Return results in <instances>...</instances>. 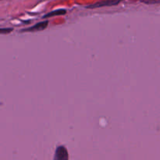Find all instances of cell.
Instances as JSON below:
<instances>
[{"mask_svg":"<svg viewBox=\"0 0 160 160\" xmlns=\"http://www.w3.org/2000/svg\"><path fill=\"white\" fill-rule=\"evenodd\" d=\"M122 1H123V0H102V1L89 5V6H87V8H88V9H96V8L105 7V6H117L119 3L121 2Z\"/></svg>","mask_w":160,"mask_h":160,"instance_id":"6da1fadb","label":"cell"},{"mask_svg":"<svg viewBox=\"0 0 160 160\" xmlns=\"http://www.w3.org/2000/svg\"><path fill=\"white\" fill-rule=\"evenodd\" d=\"M48 20H45V21L39 22V23H36L34 26L30 27V28H24V29L21 30V32H34V31H43L45 28L48 27Z\"/></svg>","mask_w":160,"mask_h":160,"instance_id":"7a4b0ae2","label":"cell"},{"mask_svg":"<svg viewBox=\"0 0 160 160\" xmlns=\"http://www.w3.org/2000/svg\"><path fill=\"white\" fill-rule=\"evenodd\" d=\"M55 159H68V153L67 149L64 146H59L57 149L56 150V154H55Z\"/></svg>","mask_w":160,"mask_h":160,"instance_id":"3957f363","label":"cell"},{"mask_svg":"<svg viewBox=\"0 0 160 160\" xmlns=\"http://www.w3.org/2000/svg\"><path fill=\"white\" fill-rule=\"evenodd\" d=\"M67 13V11L66 9H56V10H53L52 12H48V13L45 14L42 17V18H49V17H56V16H60V15H65Z\"/></svg>","mask_w":160,"mask_h":160,"instance_id":"277c9868","label":"cell"},{"mask_svg":"<svg viewBox=\"0 0 160 160\" xmlns=\"http://www.w3.org/2000/svg\"><path fill=\"white\" fill-rule=\"evenodd\" d=\"M13 31V28H1V34H9Z\"/></svg>","mask_w":160,"mask_h":160,"instance_id":"5b68a950","label":"cell"}]
</instances>
